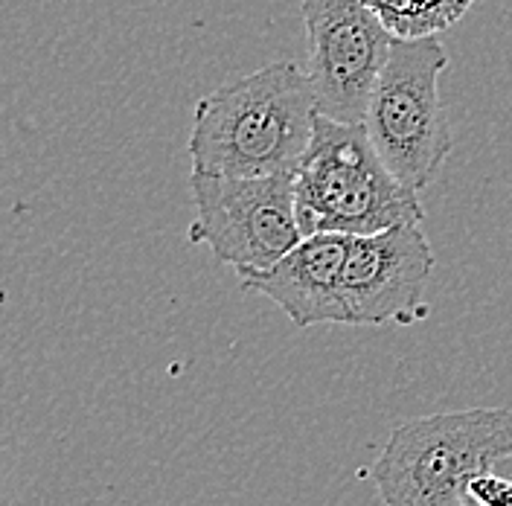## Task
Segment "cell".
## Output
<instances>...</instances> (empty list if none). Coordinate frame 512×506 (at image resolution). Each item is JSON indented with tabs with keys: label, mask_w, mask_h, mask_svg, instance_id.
Returning <instances> with one entry per match:
<instances>
[{
	"label": "cell",
	"mask_w": 512,
	"mask_h": 506,
	"mask_svg": "<svg viewBox=\"0 0 512 506\" xmlns=\"http://www.w3.org/2000/svg\"><path fill=\"white\" fill-rule=\"evenodd\" d=\"M320 117L312 76L274 62L198 99L187 140L192 172L294 175Z\"/></svg>",
	"instance_id": "1"
},
{
	"label": "cell",
	"mask_w": 512,
	"mask_h": 506,
	"mask_svg": "<svg viewBox=\"0 0 512 506\" xmlns=\"http://www.w3.org/2000/svg\"><path fill=\"white\" fill-rule=\"evenodd\" d=\"M192 245H207L239 277L277 265L303 242L294 175L190 172Z\"/></svg>",
	"instance_id": "5"
},
{
	"label": "cell",
	"mask_w": 512,
	"mask_h": 506,
	"mask_svg": "<svg viewBox=\"0 0 512 506\" xmlns=\"http://www.w3.org/2000/svg\"><path fill=\"white\" fill-rule=\"evenodd\" d=\"M434 274V251L419 222L382 233L352 236L344 291L355 326L416 323L425 317V288Z\"/></svg>",
	"instance_id": "7"
},
{
	"label": "cell",
	"mask_w": 512,
	"mask_h": 506,
	"mask_svg": "<svg viewBox=\"0 0 512 506\" xmlns=\"http://www.w3.org/2000/svg\"><path fill=\"white\" fill-rule=\"evenodd\" d=\"M303 24L320 114L364 123L396 32L370 0H303Z\"/></svg>",
	"instance_id": "6"
},
{
	"label": "cell",
	"mask_w": 512,
	"mask_h": 506,
	"mask_svg": "<svg viewBox=\"0 0 512 506\" xmlns=\"http://www.w3.org/2000/svg\"><path fill=\"white\" fill-rule=\"evenodd\" d=\"M448 56L434 35H393L364 126L390 172L422 192L451 155V128L440 99Z\"/></svg>",
	"instance_id": "4"
},
{
	"label": "cell",
	"mask_w": 512,
	"mask_h": 506,
	"mask_svg": "<svg viewBox=\"0 0 512 506\" xmlns=\"http://www.w3.org/2000/svg\"><path fill=\"white\" fill-rule=\"evenodd\" d=\"M472 506H512V475H501L498 466L483 472L469 486Z\"/></svg>",
	"instance_id": "9"
},
{
	"label": "cell",
	"mask_w": 512,
	"mask_h": 506,
	"mask_svg": "<svg viewBox=\"0 0 512 506\" xmlns=\"http://www.w3.org/2000/svg\"><path fill=\"white\" fill-rule=\"evenodd\" d=\"M504 463H510V466H512V457H510V460H504Z\"/></svg>",
	"instance_id": "10"
},
{
	"label": "cell",
	"mask_w": 512,
	"mask_h": 506,
	"mask_svg": "<svg viewBox=\"0 0 512 506\" xmlns=\"http://www.w3.org/2000/svg\"><path fill=\"white\" fill-rule=\"evenodd\" d=\"M294 190L303 239L315 233L370 236L425 216L419 192L390 172L367 126L326 114L318 117L312 143L294 172Z\"/></svg>",
	"instance_id": "2"
},
{
	"label": "cell",
	"mask_w": 512,
	"mask_h": 506,
	"mask_svg": "<svg viewBox=\"0 0 512 506\" xmlns=\"http://www.w3.org/2000/svg\"><path fill=\"white\" fill-rule=\"evenodd\" d=\"M510 457V408L416 416L393 428L373 483L384 506H472V480Z\"/></svg>",
	"instance_id": "3"
},
{
	"label": "cell",
	"mask_w": 512,
	"mask_h": 506,
	"mask_svg": "<svg viewBox=\"0 0 512 506\" xmlns=\"http://www.w3.org/2000/svg\"><path fill=\"white\" fill-rule=\"evenodd\" d=\"M350 239L344 233L306 236L277 265L242 274V288L274 300L300 329L320 323H352L344 291Z\"/></svg>",
	"instance_id": "8"
}]
</instances>
